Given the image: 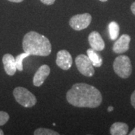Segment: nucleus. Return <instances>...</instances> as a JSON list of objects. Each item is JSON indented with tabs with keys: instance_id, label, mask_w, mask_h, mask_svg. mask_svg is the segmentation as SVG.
I'll list each match as a JSON object with an SVG mask.
<instances>
[{
	"instance_id": "obj_4",
	"label": "nucleus",
	"mask_w": 135,
	"mask_h": 135,
	"mask_svg": "<svg viewBox=\"0 0 135 135\" xmlns=\"http://www.w3.org/2000/svg\"><path fill=\"white\" fill-rule=\"evenodd\" d=\"M13 95L17 102L26 108L32 107L37 103L35 96L24 87H16L13 91Z\"/></svg>"
},
{
	"instance_id": "obj_16",
	"label": "nucleus",
	"mask_w": 135,
	"mask_h": 135,
	"mask_svg": "<svg viewBox=\"0 0 135 135\" xmlns=\"http://www.w3.org/2000/svg\"><path fill=\"white\" fill-rule=\"evenodd\" d=\"M35 135H59L58 132L49 129V128H39L34 131Z\"/></svg>"
},
{
	"instance_id": "obj_9",
	"label": "nucleus",
	"mask_w": 135,
	"mask_h": 135,
	"mask_svg": "<svg viewBox=\"0 0 135 135\" xmlns=\"http://www.w3.org/2000/svg\"><path fill=\"white\" fill-rule=\"evenodd\" d=\"M50 73V68L47 65H43L40 66L33 77L32 82L34 86H41L47 79V77L49 76Z\"/></svg>"
},
{
	"instance_id": "obj_20",
	"label": "nucleus",
	"mask_w": 135,
	"mask_h": 135,
	"mask_svg": "<svg viewBox=\"0 0 135 135\" xmlns=\"http://www.w3.org/2000/svg\"><path fill=\"white\" fill-rule=\"evenodd\" d=\"M131 12L134 14V15L135 16V2L132 3V5H131Z\"/></svg>"
},
{
	"instance_id": "obj_12",
	"label": "nucleus",
	"mask_w": 135,
	"mask_h": 135,
	"mask_svg": "<svg viewBox=\"0 0 135 135\" xmlns=\"http://www.w3.org/2000/svg\"><path fill=\"white\" fill-rule=\"evenodd\" d=\"M110 132L112 135H126L128 132V126L124 122H117L110 127Z\"/></svg>"
},
{
	"instance_id": "obj_7",
	"label": "nucleus",
	"mask_w": 135,
	"mask_h": 135,
	"mask_svg": "<svg viewBox=\"0 0 135 135\" xmlns=\"http://www.w3.org/2000/svg\"><path fill=\"white\" fill-rule=\"evenodd\" d=\"M56 63L61 69L67 71L72 66L73 59L71 55L66 50H59L56 55Z\"/></svg>"
},
{
	"instance_id": "obj_11",
	"label": "nucleus",
	"mask_w": 135,
	"mask_h": 135,
	"mask_svg": "<svg viewBox=\"0 0 135 135\" xmlns=\"http://www.w3.org/2000/svg\"><path fill=\"white\" fill-rule=\"evenodd\" d=\"M2 63H3L4 69H5L6 74L9 76L15 75L16 71H17V66H16L15 57L10 53L5 54L2 57Z\"/></svg>"
},
{
	"instance_id": "obj_22",
	"label": "nucleus",
	"mask_w": 135,
	"mask_h": 135,
	"mask_svg": "<svg viewBox=\"0 0 135 135\" xmlns=\"http://www.w3.org/2000/svg\"><path fill=\"white\" fill-rule=\"evenodd\" d=\"M129 134L130 135H135V128L133 129V130L131 131L130 133H129Z\"/></svg>"
},
{
	"instance_id": "obj_14",
	"label": "nucleus",
	"mask_w": 135,
	"mask_h": 135,
	"mask_svg": "<svg viewBox=\"0 0 135 135\" xmlns=\"http://www.w3.org/2000/svg\"><path fill=\"white\" fill-rule=\"evenodd\" d=\"M108 29H109V34L111 40L115 41L118 38L119 35V26L116 22L115 21L110 22L108 26Z\"/></svg>"
},
{
	"instance_id": "obj_3",
	"label": "nucleus",
	"mask_w": 135,
	"mask_h": 135,
	"mask_svg": "<svg viewBox=\"0 0 135 135\" xmlns=\"http://www.w3.org/2000/svg\"><path fill=\"white\" fill-rule=\"evenodd\" d=\"M113 70L121 78L126 79L130 77L132 73V65L129 57L126 55L117 56L113 62Z\"/></svg>"
},
{
	"instance_id": "obj_15",
	"label": "nucleus",
	"mask_w": 135,
	"mask_h": 135,
	"mask_svg": "<svg viewBox=\"0 0 135 135\" xmlns=\"http://www.w3.org/2000/svg\"><path fill=\"white\" fill-rule=\"evenodd\" d=\"M31 56L29 53H20L19 54L16 58H15V62H16V66H17V69L20 71H23V62L25 59L27 58L28 56Z\"/></svg>"
},
{
	"instance_id": "obj_21",
	"label": "nucleus",
	"mask_w": 135,
	"mask_h": 135,
	"mask_svg": "<svg viewBox=\"0 0 135 135\" xmlns=\"http://www.w3.org/2000/svg\"><path fill=\"white\" fill-rule=\"evenodd\" d=\"M9 2H16V3H19V2H22L23 0H8Z\"/></svg>"
},
{
	"instance_id": "obj_8",
	"label": "nucleus",
	"mask_w": 135,
	"mask_h": 135,
	"mask_svg": "<svg viewBox=\"0 0 135 135\" xmlns=\"http://www.w3.org/2000/svg\"><path fill=\"white\" fill-rule=\"evenodd\" d=\"M131 42V37L127 35L124 34L121 35L119 38L116 41L113 46V50L114 53L117 54H122L126 53L129 49V44Z\"/></svg>"
},
{
	"instance_id": "obj_19",
	"label": "nucleus",
	"mask_w": 135,
	"mask_h": 135,
	"mask_svg": "<svg viewBox=\"0 0 135 135\" xmlns=\"http://www.w3.org/2000/svg\"><path fill=\"white\" fill-rule=\"evenodd\" d=\"M42 3H44V5H51L54 4V2H55V1L56 0H40Z\"/></svg>"
},
{
	"instance_id": "obj_25",
	"label": "nucleus",
	"mask_w": 135,
	"mask_h": 135,
	"mask_svg": "<svg viewBox=\"0 0 135 135\" xmlns=\"http://www.w3.org/2000/svg\"><path fill=\"white\" fill-rule=\"evenodd\" d=\"M99 1H101V2H105L108 1V0H99Z\"/></svg>"
},
{
	"instance_id": "obj_5",
	"label": "nucleus",
	"mask_w": 135,
	"mask_h": 135,
	"mask_svg": "<svg viewBox=\"0 0 135 135\" xmlns=\"http://www.w3.org/2000/svg\"><path fill=\"white\" fill-rule=\"evenodd\" d=\"M75 64L79 72L86 77H92L95 74V69L92 61L87 55L80 54L75 58Z\"/></svg>"
},
{
	"instance_id": "obj_6",
	"label": "nucleus",
	"mask_w": 135,
	"mask_h": 135,
	"mask_svg": "<svg viewBox=\"0 0 135 135\" xmlns=\"http://www.w3.org/2000/svg\"><path fill=\"white\" fill-rule=\"evenodd\" d=\"M92 22V16L89 13H84L80 15L73 16L69 20V25L73 29L76 31H80L86 29Z\"/></svg>"
},
{
	"instance_id": "obj_10",
	"label": "nucleus",
	"mask_w": 135,
	"mask_h": 135,
	"mask_svg": "<svg viewBox=\"0 0 135 135\" xmlns=\"http://www.w3.org/2000/svg\"><path fill=\"white\" fill-rule=\"evenodd\" d=\"M88 41L90 47L96 51H101L105 48L104 41L101 35L97 31H93L89 35Z\"/></svg>"
},
{
	"instance_id": "obj_13",
	"label": "nucleus",
	"mask_w": 135,
	"mask_h": 135,
	"mask_svg": "<svg viewBox=\"0 0 135 135\" xmlns=\"http://www.w3.org/2000/svg\"><path fill=\"white\" fill-rule=\"evenodd\" d=\"M87 56H89V59L92 61V65L94 67H101L103 63V59L101 58V56L97 53L96 50H95L92 47L86 50Z\"/></svg>"
},
{
	"instance_id": "obj_23",
	"label": "nucleus",
	"mask_w": 135,
	"mask_h": 135,
	"mask_svg": "<svg viewBox=\"0 0 135 135\" xmlns=\"http://www.w3.org/2000/svg\"><path fill=\"white\" fill-rule=\"evenodd\" d=\"M107 110H108V112H111V111H113V107L112 106H110L109 107H108Z\"/></svg>"
},
{
	"instance_id": "obj_18",
	"label": "nucleus",
	"mask_w": 135,
	"mask_h": 135,
	"mask_svg": "<svg viewBox=\"0 0 135 135\" xmlns=\"http://www.w3.org/2000/svg\"><path fill=\"white\" fill-rule=\"evenodd\" d=\"M131 104L135 109V90L131 95Z\"/></svg>"
},
{
	"instance_id": "obj_1",
	"label": "nucleus",
	"mask_w": 135,
	"mask_h": 135,
	"mask_svg": "<svg viewBox=\"0 0 135 135\" xmlns=\"http://www.w3.org/2000/svg\"><path fill=\"white\" fill-rule=\"evenodd\" d=\"M68 102L77 107L96 108L101 105V92L93 86L84 83H75L66 94Z\"/></svg>"
},
{
	"instance_id": "obj_24",
	"label": "nucleus",
	"mask_w": 135,
	"mask_h": 135,
	"mask_svg": "<svg viewBox=\"0 0 135 135\" xmlns=\"http://www.w3.org/2000/svg\"><path fill=\"white\" fill-rule=\"evenodd\" d=\"M3 134H4V132H3V131L0 129V135H3Z\"/></svg>"
},
{
	"instance_id": "obj_2",
	"label": "nucleus",
	"mask_w": 135,
	"mask_h": 135,
	"mask_svg": "<svg viewBox=\"0 0 135 135\" xmlns=\"http://www.w3.org/2000/svg\"><path fill=\"white\" fill-rule=\"evenodd\" d=\"M23 49L31 56H47L52 51L49 39L43 35L31 31L25 35L23 39Z\"/></svg>"
},
{
	"instance_id": "obj_17",
	"label": "nucleus",
	"mask_w": 135,
	"mask_h": 135,
	"mask_svg": "<svg viewBox=\"0 0 135 135\" xmlns=\"http://www.w3.org/2000/svg\"><path fill=\"white\" fill-rule=\"evenodd\" d=\"M9 120V115L4 111H0V126H3Z\"/></svg>"
}]
</instances>
